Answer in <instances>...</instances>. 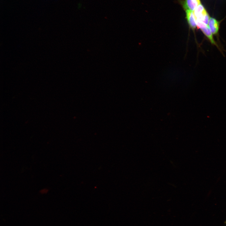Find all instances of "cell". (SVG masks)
<instances>
[{"label":"cell","instance_id":"cell-1","mask_svg":"<svg viewBox=\"0 0 226 226\" xmlns=\"http://www.w3.org/2000/svg\"><path fill=\"white\" fill-rule=\"evenodd\" d=\"M194 11L197 27L201 29L207 25L210 18L203 6L200 4Z\"/></svg>","mask_w":226,"mask_h":226},{"label":"cell","instance_id":"cell-2","mask_svg":"<svg viewBox=\"0 0 226 226\" xmlns=\"http://www.w3.org/2000/svg\"><path fill=\"white\" fill-rule=\"evenodd\" d=\"M201 3L200 0H184L182 5L185 11H194L196 7Z\"/></svg>","mask_w":226,"mask_h":226},{"label":"cell","instance_id":"cell-3","mask_svg":"<svg viewBox=\"0 0 226 226\" xmlns=\"http://www.w3.org/2000/svg\"><path fill=\"white\" fill-rule=\"evenodd\" d=\"M186 19L189 27L194 31L197 27L195 17L193 11L186 10Z\"/></svg>","mask_w":226,"mask_h":226},{"label":"cell","instance_id":"cell-4","mask_svg":"<svg viewBox=\"0 0 226 226\" xmlns=\"http://www.w3.org/2000/svg\"><path fill=\"white\" fill-rule=\"evenodd\" d=\"M219 24V22L215 19L212 17L210 18L208 26L213 35H218Z\"/></svg>","mask_w":226,"mask_h":226},{"label":"cell","instance_id":"cell-5","mask_svg":"<svg viewBox=\"0 0 226 226\" xmlns=\"http://www.w3.org/2000/svg\"><path fill=\"white\" fill-rule=\"evenodd\" d=\"M203 34L207 38L210 43L213 45L215 46L218 48V45L215 41L212 33L208 25L206 27L201 30Z\"/></svg>","mask_w":226,"mask_h":226},{"label":"cell","instance_id":"cell-6","mask_svg":"<svg viewBox=\"0 0 226 226\" xmlns=\"http://www.w3.org/2000/svg\"><path fill=\"white\" fill-rule=\"evenodd\" d=\"M47 191V190H46V189H44V190H43L42 191H41V192H42V193H44V192L46 193V191Z\"/></svg>","mask_w":226,"mask_h":226},{"label":"cell","instance_id":"cell-7","mask_svg":"<svg viewBox=\"0 0 226 226\" xmlns=\"http://www.w3.org/2000/svg\"><path fill=\"white\" fill-rule=\"evenodd\" d=\"M225 223H226V221L225 222Z\"/></svg>","mask_w":226,"mask_h":226}]
</instances>
